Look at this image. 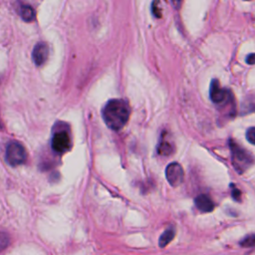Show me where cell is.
<instances>
[{"label":"cell","instance_id":"cell-7","mask_svg":"<svg viewBox=\"0 0 255 255\" xmlns=\"http://www.w3.org/2000/svg\"><path fill=\"white\" fill-rule=\"evenodd\" d=\"M49 47L45 42H38L32 52V58L36 66H42L48 59Z\"/></svg>","mask_w":255,"mask_h":255},{"label":"cell","instance_id":"cell-11","mask_svg":"<svg viewBox=\"0 0 255 255\" xmlns=\"http://www.w3.org/2000/svg\"><path fill=\"white\" fill-rule=\"evenodd\" d=\"M174 235H175V230L172 227H169V228L165 229L163 231V233L160 235L159 239H158L159 247L163 248L166 245H168L172 241V239L174 238Z\"/></svg>","mask_w":255,"mask_h":255},{"label":"cell","instance_id":"cell-17","mask_svg":"<svg viewBox=\"0 0 255 255\" xmlns=\"http://www.w3.org/2000/svg\"><path fill=\"white\" fill-rule=\"evenodd\" d=\"M246 62L249 65H254L255 64V54H249L246 58Z\"/></svg>","mask_w":255,"mask_h":255},{"label":"cell","instance_id":"cell-1","mask_svg":"<svg viewBox=\"0 0 255 255\" xmlns=\"http://www.w3.org/2000/svg\"><path fill=\"white\" fill-rule=\"evenodd\" d=\"M130 110L123 99H112L107 102L102 111L105 124L113 130L122 129L128 121Z\"/></svg>","mask_w":255,"mask_h":255},{"label":"cell","instance_id":"cell-3","mask_svg":"<svg viewBox=\"0 0 255 255\" xmlns=\"http://www.w3.org/2000/svg\"><path fill=\"white\" fill-rule=\"evenodd\" d=\"M5 158L10 165L17 166L23 164L26 161L27 151L22 143L18 141H12L6 147Z\"/></svg>","mask_w":255,"mask_h":255},{"label":"cell","instance_id":"cell-5","mask_svg":"<svg viewBox=\"0 0 255 255\" xmlns=\"http://www.w3.org/2000/svg\"><path fill=\"white\" fill-rule=\"evenodd\" d=\"M165 177L171 186L175 187L180 185L184 178L182 166L177 162L169 163L165 168Z\"/></svg>","mask_w":255,"mask_h":255},{"label":"cell","instance_id":"cell-6","mask_svg":"<svg viewBox=\"0 0 255 255\" xmlns=\"http://www.w3.org/2000/svg\"><path fill=\"white\" fill-rule=\"evenodd\" d=\"M209 96L210 100L217 105H223L225 104L229 98V92L223 88H221L219 82L216 79H213L210 84V89H209Z\"/></svg>","mask_w":255,"mask_h":255},{"label":"cell","instance_id":"cell-13","mask_svg":"<svg viewBox=\"0 0 255 255\" xmlns=\"http://www.w3.org/2000/svg\"><path fill=\"white\" fill-rule=\"evenodd\" d=\"M10 244V237L5 232H0V252L5 250Z\"/></svg>","mask_w":255,"mask_h":255},{"label":"cell","instance_id":"cell-12","mask_svg":"<svg viewBox=\"0 0 255 255\" xmlns=\"http://www.w3.org/2000/svg\"><path fill=\"white\" fill-rule=\"evenodd\" d=\"M240 245L242 247H255V234L246 235L240 241Z\"/></svg>","mask_w":255,"mask_h":255},{"label":"cell","instance_id":"cell-14","mask_svg":"<svg viewBox=\"0 0 255 255\" xmlns=\"http://www.w3.org/2000/svg\"><path fill=\"white\" fill-rule=\"evenodd\" d=\"M246 139L251 143L255 145V127L249 128L246 131Z\"/></svg>","mask_w":255,"mask_h":255},{"label":"cell","instance_id":"cell-16","mask_svg":"<svg viewBox=\"0 0 255 255\" xmlns=\"http://www.w3.org/2000/svg\"><path fill=\"white\" fill-rule=\"evenodd\" d=\"M151 11H152V14L155 17H157V18L161 17V10H160V7H159V2H153L152 3Z\"/></svg>","mask_w":255,"mask_h":255},{"label":"cell","instance_id":"cell-2","mask_svg":"<svg viewBox=\"0 0 255 255\" xmlns=\"http://www.w3.org/2000/svg\"><path fill=\"white\" fill-rule=\"evenodd\" d=\"M229 147L232 165L238 173H244L254 163V156L234 139H229Z\"/></svg>","mask_w":255,"mask_h":255},{"label":"cell","instance_id":"cell-15","mask_svg":"<svg viewBox=\"0 0 255 255\" xmlns=\"http://www.w3.org/2000/svg\"><path fill=\"white\" fill-rule=\"evenodd\" d=\"M230 187H231V195H232V197L236 201H239L241 199V191L234 184H231Z\"/></svg>","mask_w":255,"mask_h":255},{"label":"cell","instance_id":"cell-4","mask_svg":"<svg viewBox=\"0 0 255 255\" xmlns=\"http://www.w3.org/2000/svg\"><path fill=\"white\" fill-rule=\"evenodd\" d=\"M51 145H52V149L59 154H63L67 152L68 150H70L72 145L70 133L65 129L56 131L53 134Z\"/></svg>","mask_w":255,"mask_h":255},{"label":"cell","instance_id":"cell-8","mask_svg":"<svg viewBox=\"0 0 255 255\" xmlns=\"http://www.w3.org/2000/svg\"><path fill=\"white\" fill-rule=\"evenodd\" d=\"M194 203L201 212H211L215 207L213 200L207 194H199L196 196Z\"/></svg>","mask_w":255,"mask_h":255},{"label":"cell","instance_id":"cell-9","mask_svg":"<svg viewBox=\"0 0 255 255\" xmlns=\"http://www.w3.org/2000/svg\"><path fill=\"white\" fill-rule=\"evenodd\" d=\"M173 150H174L173 143L167 137L166 132L163 131L157 145V153L163 156H168L173 153Z\"/></svg>","mask_w":255,"mask_h":255},{"label":"cell","instance_id":"cell-10","mask_svg":"<svg viewBox=\"0 0 255 255\" xmlns=\"http://www.w3.org/2000/svg\"><path fill=\"white\" fill-rule=\"evenodd\" d=\"M20 15L25 22H33L36 18V12L34 8L28 4H21Z\"/></svg>","mask_w":255,"mask_h":255}]
</instances>
